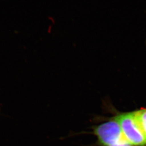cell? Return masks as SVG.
Segmentation results:
<instances>
[{
    "instance_id": "6da1fadb",
    "label": "cell",
    "mask_w": 146,
    "mask_h": 146,
    "mask_svg": "<svg viewBox=\"0 0 146 146\" xmlns=\"http://www.w3.org/2000/svg\"><path fill=\"white\" fill-rule=\"evenodd\" d=\"M94 133L103 146H132L123 135L120 125L110 121L95 127Z\"/></svg>"
},
{
    "instance_id": "7a4b0ae2",
    "label": "cell",
    "mask_w": 146,
    "mask_h": 146,
    "mask_svg": "<svg viewBox=\"0 0 146 146\" xmlns=\"http://www.w3.org/2000/svg\"><path fill=\"white\" fill-rule=\"evenodd\" d=\"M115 120L120 125L125 139L131 146L146 145V137L137 122L134 112L118 115Z\"/></svg>"
},
{
    "instance_id": "3957f363",
    "label": "cell",
    "mask_w": 146,
    "mask_h": 146,
    "mask_svg": "<svg viewBox=\"0 0 146 146\" xmlns=\"http://www.w3.org/2000/svg\"><path fill=\"white\" fill-rule=\"evenodd\" d=\"M136 120L146 138V110L135 111Z\"/></svg>"
}]
</instances>
